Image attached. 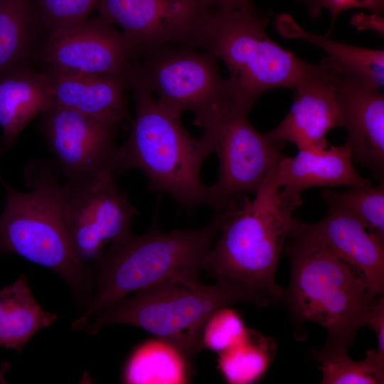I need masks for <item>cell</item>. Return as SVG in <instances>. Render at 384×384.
Segmentation results:
<instances>
[{"label":"cell","instance_id":"cell-16","mask_svg":"<svg viewBox=\"0 0 384 384\" xmlns=\"http://www.w3.org/2000/svg\"><path fill=\"white\" fill-rule=\"evenodd\" d=\"M323 70L293 88V104L286 117L265 135L272 142L293 143L298 150L329 146L328 132L341 127V112L335 88Z\"/></svg>","mask_w":384,"mask_h":384},{"label":"cell","instance_id":"cell-14","mask_svg":"<svg viewBox=\"0 0 384 384\" xmlns=\"http://www.w3.org/2000/svg\"><path fill=\"white\" fill-rule=\"evenodd\" d=\"M328 208L326 215L316 223L294 218L289 237L324 245L363 279L371 294L383 296L384 240L369 231L354 215Z\"/></svg>","mask_w":384,"mask_h":384},{"label":"cell","instance_id":"cell-10","mask_svg":"<svg viewBox=\"0 0 384 384\" xmlns=\"http://www.w3.org/2000/svg\"><path fill=\"white\" fill-rule=\"evenodd\" d=\"M106 169L82 183L70 185L63 216L72 248L84 264L98 262L107 246L129 233L137 210Z\"/></svg>","mask_w":384,"mask_h":384},{"label":"cell","instance_id":"cell-3","mask_svg":"<svg viewBox=\"0 0 384 384\" xmlns=\"http://www.w3.org/2000/svg\"><path fill=\"white\" fill-rule=\"evenodd\" d=\"M225 213L216 212L201 228L164 232L154 224L146 233H131L111 244L98 260L94 294L72 329L83 330L92 316L129 294L171 280L200 281Z\"/></svg>","mask_w":384,"mask_h":384},{"label":"cell","instance_id":"cell-32","mask_svg":"<svg viewBox=\"0 0 384 384\" xmlns=\"http://www.w3.org/2000/svg\"><path fill=\"white\" fill-rule=\"evenodd\" d=\"M213 9H237L252 4L251 0H206Z\"/></svg>","mask_w":384,"mask_h":384},{"label":"cell","instance_id":"cell-25","mask_svg":"<svg viewBox=\"0 0 384 384\" xmlns=\"http://www.w3.org/2000/svg\"><path fill=\"white\" fill-rule=\"evenodd\" d=\"M321 196L328 208L344 210L359 219L370 232L384 240V181L373 186L351 187L343 191L325 188Z\"/></svg>","mask_w":384,"mask_h":384},{"label":"cell","instance_id":"cell-11","mask_svg":"<svg viewBox=\"0 0 384 384\" xmlns=\"http://www.w3.org/2000/svg\"><path fill=\"white\" fill-rule=\"evenodd\" d=\"M139 57L134 42L100 16L46 36L40 50L46 70L121 77L130 87Z\"/></svg>","mask_w":384,"mask_h":384},{"label":"cell","instance_id":"cell-9","mask_svg":"<svg viewBox=\"0 0 384 384\" xmlns=\"http://www.w3.org/2000/svg\"><path fill=\"white\" fill-rule=\"evenodd\" d=\"M248 112L233 109L201 136L219 160L216 182L208 186V205L220 211L247 194H255L284 156L274 142L252 125Z\"/></svg>","mask_w":384,"mask_h":384},{"label":"cell","instance_id":"cell-22","mask_svg":"<svg viewBox=\"0 0 384 384\" xmlns=\"http://www.w3.org/2000/svg\"><path fill=\"white\" fill-rule=\"evenodd\" d=\"M191 363L177 346L156 337L134 349L124 366L122 380L133 384L187 383Z\"/></svg>","mask_w":384,"mask_h":384},{"label":"cell","instance_id":"cell-23","mask_svg":"<svg viewBox=\"0 0 384 384\" xmlns=\"http://www.w3.org/2000/svg\"><path fill=\"white\" fill-rule=\"evenodd\" d=\"M38 28L33 0H0V76L26 68Z\"/></svg>","mask_w":384,"mask_h":384},{"label":"cell","instance_id":"cell-2","mask_svg":"<svg viewBox=\"0 0 384 384\" xmlns=\"http://www.w3.org/2000/svg\"><path fill=\"white\" fill-rule=\"evenodd\" d=\"M290 283L283 302L299 322H314L328 333L324 346L312 352L317 361L348 354L358 330L367 326L379 299L349 265L319 243L288 238Z\"/></svg>","mask_w":384,"mask_h":384},{"label":"cell","instance_id":"cell-19","mask_svg":"<svg viewBox=\"0 0 384 384\" xmlns=\"http://www.w3.org/2000/svg\"><path fill=\"white\" fill-rule=\"evenodd\" d=\"M53 104L51 80L45 72L23 68L0 76V128L9 149L35 117Z\"/></svg>","mask_w":384,"mask_h":384},{"label":"cell","instance_id":"cell-33","mask_svg":"<svg viewBox=\"0 0 384 384\" xmlns=\"http://www.w3.org/2000/svg\"><path fill=\"white\" fill-rule=\"evenodd\" d=\"M10 368L11 364L8 361H3L0 363V383H6V380L4 377Z\"/></svg>","mask_w":384,"mask_h":384},{"label":"cell","instance_id":"cell-6","mask_svg":"<svg viewBox=\"0 0 384 384\" xmlns=\"http://www.w3.org/2000/svg\"><path fill=\"white\" fill-rule=\"evenodd\" d=\"M135 117L127 140L117 148L110 169L116 175L129 169L143 172L149 188L167 194L191 210L208 205V186L201 178V168L213 153L201 137H192L181 117L167 110L152 93L134 83Z\"/></svg>","mask_w":384,"mask_h":384},{"label":"cell","instance_id":"cell-1","mask_svg":"<svg viewBox=\"0 0 384 384\" xmlns=\"http://www.w3.org/2000/svg\"><path fill=\"white\" fill-rule=\"evenodd\" d=\"M276 168L250 201L243 196L225 208V218L204 261L203 270L216 281L245 287L267 306L281 302L275 281L297 208L282 196Z\"/></svg>","mask_w":384,"mask_h":384},{"label":"cell","instance_id":"cell-7","mask_svg":"<svg viewBox=\"0 0 384 384\" xmlns=\"http://www.w3.org/2000/svg\"><path fill=\"white\" fill-rule=\"evenodd\" d=\"M267 306L252 290L228 282L212 285L200 281L171 280L133 293L112 303L83 330L90 335L109 324L139 327L177 346L189 360L201 351V336L209 316L236 302Z\"/></svg>","mask_w":384,"mask_h":384},{"label":"cell","instance_id":"cell-5","mask_svg":"<svg viewBox=\"0 0 384 384\" xmlns=\"http://www.w3.org/2000/svg\"><path fill=\"white\" fill-rule=\"evenodd\" d=\"M269 22L270 14L252 4L237 9H211L193 43L225 63L234 105L247 112L263 92L293 90L323 70L320 64L302 60L272 41L266 33Z\"/></svg>","mask_w":384,"mask_h":384},{"label":"cell","instance_id":"cell-30","mask_svg":"<svg viewBox=\"0 0 384 384\" xmlns=\"http://www.w3.org/2000/svg\"><path fill=\"white\" fill-rule=\"evenodd\" d=\"M367 327L375 332L378 347L375 349L378 356L384 360V299L381 297L371 313Z\"/></svg>","mask_w":384,"mask_h":384},{"label":"cell","instance_id":"cell-15","mask_svg":"<svg viewBox=\"0 0 384 384\" xmlns=\"http://www.w3.org/2000/svg\"><path fill=\"white\" fill-rule=\"evenodd\" d=\"M335 88L353 163L380 178L384 171V95L358 79L338 73L322 61Z\"/></svg>","mask_w":384,"mask_h":384},{"label":"cell","instance_id":"cell-28","mask_svg":"<svg viewBox=\"0 0 384 384\" xmlns=\"http://www.w3.org/2000/svg\"><path fill=\"white\" fill-rule=\"evenodd\" d=\"M248 329L240 315L228 306L214 311L205 323L201 336V349L218 353L233 346L247 335Z\"/></svg>","mask_w":384,"mask_h":384},{"label":"cell","instance_id":"cell-12","mask_svg":"<svg viewBox=\"0 0 384 384\" xmlns=\"http://www.w3.org/2000/svg\"><path fill=\"white\" fill-rule=\"evenodd\" d=\"M211 9L206 0H97L95 7L134 42L139 57L167 46H193Z\"/></svg>","mask_w":384,"mask_h":384},{"label":"cell","instance_id":"cell-17","mask_svg":"<svg viewBox=\"0 0 384 384\" xmlns=\"http://www.w3.org/2000/svg\"><path fill=\"white\" fill-rule=\"evenodd\" d=\"M276 176L284 198L297 207L302 203V192L309 188L373 185L355 170L346 142L324 149L299 150L293 157L284 156L277 166Z\"/></svg>","mask_w":384,"mask_h":384},{"label":"cell","instance_id":"cell-31","mask_svg":"<svg viewBox=\"0 0 384 384\" xmlns=\"http://www.w3.org/2000/svg\"><path fill=\"white\" fill-rule=\"evenodd\" d=\"M351 23L353 26L359 31L368 29L376 32L380 36H384V18L383 14L358 13L352 16Z\"/></svg>","mask_w":384,"mask_h":384},{"label":"cell","instance_id":"cell-26","mask_svg":"<svg viewBox=\"0 0 384 384\" xmlns=\"http://www.w3.org/2000/svg\"><path fill=\"white\" fill-rule=\"evenodd\" d=\"M323 384H381L384 383V360L375 350H368L361 361L348 354L320 361Z\"/></svg>","mask_w":384,"mask_h":384},{"label":"cell","instance_id":"cell-20","mask_svg":"<svg viewBox=\"0 0 384 384\" xmlns=\"http://www.w3.org/2000/svg\"><path fill=\"white\" fill-rule=\"evenodd\" d=\"M274 25L284 38L302 39L322 49L327 54L322 61L334 70L353 76L370 88L383 87V50L348 45L335 41L330 35L308 31L288 14L278 15Z\"/></svg>","mask_w":384,"mask_h":384},{"label":"cell","instance_id":"cell-4","mask_svg":"<svg viewBox=\"0 0 384 384\" xmlns=\"http://www.w3.org/2000/svg\"><path fill=\"white\" fill-rule=\"evenodd\" d=\"M59 167L50 161L36 160L25 170L31 188L19 192L1 178L6 201L0 215V254H16L58 273L75 298L90 300L91 279L88 265L75 255L63 216L69 183L60 184Z\"/></svg>","mask_w":384,"mask_h":384},{"label":"cell","instance_id":"cell-8","mask_svg":"<svg viewBox=\"0 0 384 384\" xmlns=\"http://www.w3.org/2000/svg\"><path fill=\"white\" fill-rule=\"evenodd\" d=\"M190 45H171L140 56L132 80L157 95L163 107L181 117L185 111L206 131L235 108L217 58Z\"/></svg>","mask_w":384,"mask_h":384},{"label":"cell","instance_id":"cell-21","mask_svg":"<svg viewBox=\"0 0 384 384\" xmlns=\"http://www.w3.org/2000/svg\"><path fill=\"white\" fill-rule=\"evenodd\" d=\"M57 319L36 300L26 274L0 289V347L21 352L37 332Z\"/></svg>","mask_w":384,"mask_h":384},{"label":"cell","instance_id":"cell-34","mask_svg":"<svg viewBox=\"0 0 384 384\" xmlns=\"http://www.w3.org/2000/svg\"><path fill=\"white\" fill-rule=\"evenodd\" d=\"M8 149L5 146L2 139L0 137V157L2 156V154L6 151ZM1 178V176H0Z\"/></svg>","mask_w":384,"mask_h":384},{"label":"cell","instance_id":"cell-24","mask_svg":"<svg viewBox=\"0 0 384 384\" xmlns=\"http://www.w3.org/2000/svg\"><path fill=\"white\" fill-rule=\"evenodd\" d=\"M275 354L272 338L248 329L242 341L218 353V367L227 383L250 384L265 374Z\"/></svg>","mask_w":384,"mask_h":384},{"label":"cell","instance_id":"cell-13","mask_svg":"<svg viewBox=\"0 0 384 384\" xmlns=\"http://www.w3.org/2000/svg\"><path fill=\"white\" fill-rule=\"evenodd\" d=\"M41 115L43 134L68 183L110 169L118 124L55 104Z\"/></svg>","mask_w":384,"mask_h":384},{"label":"cell","instance_id":"cell-29","mask_svg":"<svg viewBox=\"0 0 384 384\" xmlns=\"http://www.w3.org/2000/svg\"><path fill=\"white\" fill-rule=\"evenodd\" d=\"M303 2L311 17L318 16L323 9L328 10L331 16V22L327 35L331 36L334 23L338 15L348 9L354 8L366 9L372 13L383 14L384 0H296Z\"/></svg>","mask_w":384,"mask_h":384},{"label":"cell","instance_id":"cell-18","mask_svg":"<svg viewBox=\"0 0 384 384\" xmlns=\"http://www.w3.org/2000/svg\"><path fill=\"white\" fill-rule=\"evenodd\" d=\"M53 104L119 124L127 119L124 78L113 75L46 70Z\"/></svg>","mask_w":384,"mask_h":384},{"label":"cell","instance_id":"cell-27","mask_svg":"<svg viewBox=\"0 0 384 384\" xmlns=\"http://www.w3.org/2000/svg\"><path fill=\"white\" fill-rule=\"evenodd\" d=\"M97 0H33L39 28L46 36L73 28L89 18Z\"/></svg>","mask_w":384,"mask_h":384}]
</instances>
